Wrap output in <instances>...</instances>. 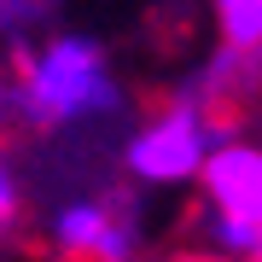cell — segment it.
<instances>
[{
    "label": "cell",
    "instance_id": "2",
    "mask_svg": "<svg viewBox=\"0 0 262 262\" xmlns=\"http://www.w3.org/2000/svg\"><path fill=\"white\" fill-rule=\"evenodd\" d=\"M227 122H215L204 105L192 99H169L158 105L151 117H140L122 140V175L134 187H151V192H169V187H198L204 169L215 158V146L227 140Z\"/></svg>",
    "mask_w": 262,
    "mask_h": 262
},
{
    "label": "cell",
    "instance_id": "6",
    "mask_svg": "<svg viewBox=\"0 0 262 262\" xmlns=\"http://www.w3.org/2000/svg\"><path fill=\"white\" fill-rule=\"evenodd\" d=\"M210 18H215L222 47L262 53V0H210Z\"/></svg>",
    "mask_w": 262,
    "mask_h": 262
},
{
    "label": "cell",
    "instance_id": "5",
    "mask_svg": "<svg viewBox=\"0 0 262 262\" xmlns=\"http://www.w3.org/2000/svg\"><path fill=\"white\" fill-rule=\"evenodd\" d=\"M262 94V53H233V47H215L192 64V76L181 82L175 99H192L204 105V111L222 122V111H233V105H251Z\"/></svg>",
    "mask_w": 262,
    "mask_h": 262
},
{
    "label": "cell",
    "instance_id": "3",
    "mask_svg": "<svg viewBox=\"0 0 262 262\" xmlns=\"http://www.w3.org/2000/svg\"><path fill=\"white\" fill-rule=\"evenodd\" d=\"M47 239L70 262H140L146 215L128 192H105V198L88 192V198H64L47 215Z\"/></svg>",
    "mask_w": 262,
    "mask_h": 262
},
{
    "label": "cell",
    "instance_id": "1",
    "mask_svg": "<svg viewBox=\"0 0 262 262\" xmlns=\"http://www.w3.org/2000/svg\"><path fill=\"white\" fill-rule=\"evenodd\" d=\"M12 117L24 128H88V122H111L128 94H122L105 41L82 35V29H53L35 41L24 58H12Z\"/></svg>",
    "mask_w": 262,
    "mask_h": 262
},
{
    "label": "cell",
    "instance_id": "4",
    "mask_svg": "<svg viewBox=\"0 0 262 262\" xmlns=\"http://www.w3.org/2000/svg\"><path fill=\"white\" fill-rule=\"evenodd\" d=\"M198 210L262 227V140L227 134V140L215 146L204 181H198Z\"/></svg>",
    "mask_w": 262,
    "mask_h": 262
},
{
    "label": "cell",
    "instance_id": "7",
    "mask_svg": "<svg viewBox=\"0 0 262 262\" xmlns=\"http://www.w3.org/2000/svg\"><path fill=\"white\" fill-rule=\"evenodd\" d=\"M18 215H24V181H18V169H12V158L0 151V239L18 227Z\"/></svg>",
    "mask_w": 262,
    "mask_h": 262
},
{
    "label": "cell",
    "instance_id": "8",
    "mask_svg": "<svg viewBox=\"0 0 262 262\" xmlns=\"http://www.w3.org/2000/svg\"><path fill=\"white\" fill-rule=\"evenodd\" d=\"M169 262H222V256H210V251H192V256H169Z\"/></svg>",
    "mask_w": 262,
    "mask_h": 262
}]
</instances>
